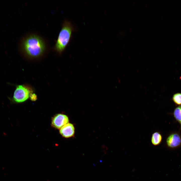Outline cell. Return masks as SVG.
I'll use <instances>...</instances> for the list:
<instances>
[{
	"label": "cell",
	"instance_id": "cell-1",
	"mask_svg": "<svg viewBox=\"0 0 181 181\" xmlns=\"http://www.w3.org/2000/svg\"><path fill=\"white\" fill-rule=\"evenodd\" d=\"M44 39L36 34H29L21 40L19 47L21 51L28 56L37 57L41 55L46 48Z\"/></svg>",
	"mask_w": 181,
	"mask_h": 181
},
{
	"label": "cell",
	"instance_id": "cell-2",
	"mask_svg": "<svg viewBox=\"0 0 181 181\" xmlns=\"http://www.w3.org/2000/svg\"><path fill=\"white\" fill-rule=\"evenodd\" d=\"M74 30L70 22L67 20L64 21L54 46L55 50L59 53H62L66 48Z\"/></svg>",
	"mask_w": 181,
	"mask_h": 181
},
{
	"label": "cell",
	"instance_id": "cell-3",
	"mask_svg": "<svg viewBox=\"0 0 181 181\" xmlns=\"http://www.w3.org/2000/svg\"><path fill=\"white\" fill-rule=\"evenodd\" d=\"M30 91L26 87L23 85L17 86L11 98L8 97L12 103H20L23 102L29 98Z\"/></svg>",
	"mask_w": 181,
	"mask_h": 181
},
{
	"label": "cell",
	"instance_id": "cell-4",
	"mask_svg": "<svg viewBox=\"0 0 181 181\" xmlns=\"http://www.w3.org/2000/svg\"><path fill=\"white\" fill-rule=\"evenodd\" d=\"M69 119L65 115L59 114L55 115L52 119V124L54 127L61 128L63 126L68 123Z\"/></svg>",
	"mask_w": 181,
	"mask_h": 181
},
{
	"label": "cell",
	"instance_id": "cell-5",
	"mask_svg": "<svg viewBox=\"0 0 181 181\" xmlns=\"http://www.w3.org/2000/svg\"><path fill=\"white\" fill-rule=\"evenodd\" d=\"M166 143L168 146L171 148L178 147L181 145V137L178 133H172L167 138Z\"/></svg>",
	"mask_w": 181,
	"mask_h": 181
},
{
	"label": "cell",
	"instance_id": "cell-6",
	"mask_svg": "<svg viewBox=\"0 0 181 181\" xmlns=\"http://www.w3.org/2000/svg\"><path fill=\"white\" fill-rule=\"evenodd\" d=\"M60 134L63 137L69 138L73 136L75 132V128L73 125L68 123L63 126L60 130Z\"/></svg>",
	"mask_w": 181,
	"mask_h": 181
},
{
	"label": "cell",
	"instance_id": "cell-7",
	"mask_svg": "<svg viewBox=\"0 0 181 181\" xmlns=\"http://www.w3.org/2000/svg\"><path fill=\"white\" fill-rule=\"evenodd\" d=\"M162 139L161 134L159 132H156L153 133L152 135L151 141L152 144L156 146L159 144Z\"/></svg>",
	"mask_w": 181,
	"mask_h": 181
},
{
	"label": "cell",
	"instance_id": "cell-8",
	"mask_svg": "<svg viewBox=\"0 0 181 181\" xmlns=\"http://www.w3.org/2000/svg\"><path fill=\"white\" fill-rule=\"evenodd\" d=\"M173 114L176 120L180 124L181 127V105L176 107L174 109Z\"/></svg>",
	"mask_w": 181,
	"mask_h": 181
},
{
	"label": "cell",
	"instance_id": "cell-9",
	"mask_svg": "<svg viewBox=\"0 0 181 181\" xmlns=\"http://www.w3.org/2000/svg\"><path fill=\"white\" fill-rule=\"evenodd\" d=\"M172 99L174 102L176 104L181 105V93H177L174 94Z\"/></svg>",
	"mask_w": 181,
	"mask_h": 181
},
{
	"label": "cell",
	"instance_id": "cell-10",
	"mask_svg": "<svg viewBox=\"0 0 181 181\" xmlns=\"http://www.w3.org/2000/svg\"><path fill=\"white\" fill-rule=\"evenodd\" d=\"M30 96L31 99L32 101H34L36 100L37 98L35 95L34 94L31 95Z\"/></svg>",
	"mask_w": 181,
	"mask_h": 181
}]
</instances>
